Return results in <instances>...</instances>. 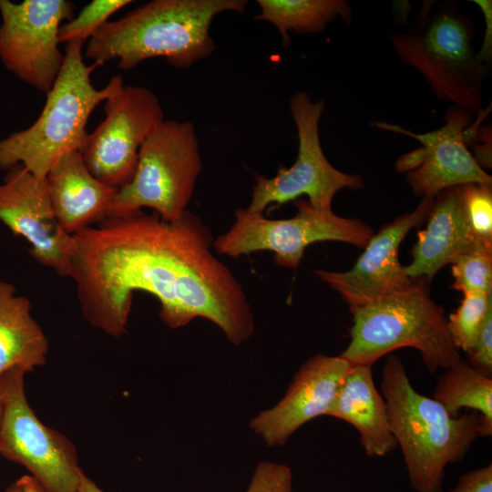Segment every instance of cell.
Instances as JSON below:
<instances>
[{
  "label": "cell",
  "instance_id": "obj_3",
  "mask_svg": "<svg viewBox=\"0 0 492 492\" xmlns=\"http://www.w3.org/2000/svg\"><path fill=\"white\" fill-rule=\"evenodd\" d=\"M381 392L412 487L441 492L446 466L461 461L481 436V415L472 411L452 416L413 387L402 361L392 354L383 367Z\"/></svg>",
  "mask_w": 492,
  "mask_h": 492
},
{
  "label": "cell",
  "instance_id": "obj_11",
  "mask_svg": "<svg viewBox=\"0 0 492 492\" xmlns=\"http://www.w3.org/2000/svg\"><path fill=\"white\" fill-rule=\"evenodd\" d=\"M104 111L79 152L95 178L120 189L132 179L139 149L165 119L164 112L150 89L125 84L105 101Z\"/></svg>",
  "mask_w": 492,
  "mask_h": 492
},
{
  "label": "cell",
  "instance_id": "obj_15",
  "mask_svg": "<svg viewBox=\"0 0 492 492\" xmlns=\"http://www.w3.org/2000/svg\"><path fill=\"white\" fill-rule=\"evenodd\" d=\"M433 200L423 198L411 212L384 225L349 271L316 270L315 275L337 292L350 309L370 304L409 284L414 279L399 261V248L410 230L425 220Z\"/></svg>",
  "mask_w": 492,
  "mask_h": 492
},
{
  "label": "cell",
  "instance_id": "obj_1",
  "mask_svg": "<svg viewBox=\"0 0 492 492\" xmlns=\"http://www.w3.org/2000/svg\"><path fill=\"white\" fill-rule=\"evenodd\" d=\"M70 277L85 319L108 335L127 333L134 292L160 304L172 329L201 317L234 345L249 340L255 323L246 293L212 253L208 226L186 210L176 222L142 210L107 218L74 235Z\"/></svg>",
  "mask_w": 492,
  "mask_h": 492
},
{
  "label": "cell",
  "instance_id": "obj_9",
  "mask_svg": "<svg viewBox=\"0 0 492 492\" xmlns=\"http://www.w3.org/2000/svg\"><path fill=\"white\" fill-rule=\"evenodd\" d=\"M25 374L15 367L0 375V454L26 468L45 492H77L83 471L77 450L37 418L26 396Z\"/></svg>",
  "mask_w": 492,
  "mask_h": 492
},
{
  "label": "cell",
  "instance_id": "obj_2",
  "mask_svg": "<svg viewBox=\"0 0 492 492\" xmlns=\"http://www.w3.org/2000/svg\"><path fill=\"white\" fill-rule=\"evenodd\" d=\"M247 5L245 0H153L105 23L83 54L96 67L118 59L124 71L154 57L188 68L215 50L210 33L214 17L223 12L241 14Z\"/></svg>",
  "mask_w": 492,
  "mask_h": 492
},
{
  "label": "cell",
  "instance_id": "obj_32",
  "mask_svg": "<svg viewBox=\"0 0 492 492\" xmlns=\"http://www.w3.org/2000/svg\"><path fill=\"white\" fill-rule=\"evenodd\" d=\"M77 492H105L100 489L93 480L87 477L84 472H82L79 479Z\"/></svg>",
  "mask_w": 492,
  "mask_h": 492
},
{
  "label": "cell",
  "instance_id": "obj_10",
  "mask_svg": "<svg viewBox=\"0 0 492 492\" xmlns=\"http://www.w3.org/2000/svg\"><path fill=\"white\" fill-rule=\"evenodd\" d=\"M290 110L298 135V154L290 168L280 166L276 176L256 175L252 196L246 210L262 214L270 204L282 205L306 195L312 206L331 210L335 194L343 189L364 188V178L334 168L323 154L319 122L325 101L313 102L309 94L300 91L289 98Z\"/></svg>",
  "mask_w": 492,
  "mask_h": 492
},
{
  "label": "cell",
  "instance_id": "obj_33",
  "mask_svg": "<svg viewBox=\"0 0 492 492\" xmlns=\"http://www.w3.org/2000/svg\"><path fill=\"white\" fill-rule=\"evenodd\" d=\"M6 492H17V489H16L15 484H13L11 487H9L7 488Z\"/></svg>",
  "mask_w": 492,
  "mask_h": 492
},
{
  "label": "cell",
  "instance_id": "obj_25",
  "mask_svg": "<svg viewBox=\"0 0 492 492\" xmlns=\"http://www.w3.org/2000/svg\"><path fill=\"white\" fill-rule=\"evenodd\" d=\"M132 3L130 0H93L59 29V43L78 40L85 43L119 9Z\"/></svg>",
  "mask_w": 492,
  "mask_h": 492
},
{
  "label": "cell",
  "instance_id": "obj_18",
  "mask_svg": "<svg viewBox=\"0 0 492 492\" xmlns=\"http://www.w3.org/2000/svg\"><path fill=\"white\" fill-rule=\"evenodd\" d=\"M46 179L56 219L70 235L104 220L118 190L91 174L79 150L62 156Z\"/></svg>",
  "mask_w": 492,
  "mask_h": 492
},
{
  "label": "cell",
  "instance_id": "obj_14",
  "mask_svg": "<svg viewBox=\"0 0 492 492\" xmlns=\"http://www.w3.org/2000/svg\"><path fill=\"white\" fill-rule=\"evenodd\" d=\"M0 221L27 241L28 252L39 264L70 277L76 241L56 219L46 178L23 165L8 169L0 183Z\"/></svg>",
  "mask_w": 492,
  "mask_h": 492
},
{
  "label": "cell",
  "instance_id": "obj_5",
  "mask_svg": "<svg viewBox=\"0 0 492 492\" xmlns=\"http://www.w3.org/2000/svg\"><path fill=\"white\" fill-rule=\"evenodd\" d=\"M83 46L78 40L67 43L61 71L36 120L0 139L1 169L23 165L36 177L46 178L62 156L80 150L93 110L124 85L115 76L97 89L90 78L96 66L85 64Z\"/></svg>",
  "mask_w": 492,
  "mask_h": 492
},
{
  "label": "cell",
  "instance_id": "obj_29",
  "mask_svg": "<svg viewBox=\"0 0 492 492\" xmlns=\"http://www.w3.org/2000/svg\"><path fill=\"white\" fill-rule=\"evenodd\" d=\"M451 492H492L491 464L461 476Z\"/></svg>",
  "mask_w": 492,
  "mask_h": 492
},
{
  "label": "cell",
  "instance_id": "obj_13",
  "mask_svg": "<svg viewBox=\"0 0 492 492\" xmlns=\"http://www.w3.org/2000/svg\"><path fill=\"white\" fill-rule=\"evenodd\" d=\"M476 116L452 106L445 124L433 131L415 133L400 126L374 121L371 126L413 138L421 147L401 156L395 162L399 173H406L413 193L435 198L441 191L456 186L480 183L492 185V177L484 170L468 149L465 130Z\"/></svg>",
  "mask_w": 492,
  "mask_h": 492
},
{
  "label": "cell",
  "instance_id": "obj_7",
  "mask_svg": "<svg viewBox=\"0 0 492 492\" xmlns=\"http://www.w3.org/2000/svg\"><path fill=\"white\" fill-rule=\"evenodd\" d=\"M201 169L193 124L164 119L141 146L134 176L118 189L107 218L149 208L165 221L179 220L188 210Z\"/></svg>",
  "mask_w": 492,
  "mask_h": 492
},
{
  "label": "cell",
  "instance_id": "obj_6",
  "mask_svg": "<svg viewBox=\"0 0 492 492\" xmlns=\"http://www.w3.org/2000/svg\"><path fill=\"white\" fill-rule=\"evenodd\" d=\"M424 4L408 32L393 34L390 41L398 57L416 69L436 98L478 115L487 67L473 46L470 19L452 4L433 11Z\"/></svg>",
  "mask_w": 492,
  "mask_h": 492
},
{
  "label": "cell",
  "instance_id": "obj_19",
  "mask_svg": "<svg viewBox=\"0 0 492 492\" xmlns=\"http://www.w3.org/2000/svg\"><path fill=\"white\" fill-rule=\"evenodd\" d=\"M326 415L354 426L369 456H383L397 446L387 405L375 386L371 365L351 366Z\"/></svg>",
  "mask_w": 492,
  "mask_h": 492
},
{
  "label": "cell",
  "instance_id": "obj_28",
  "mask_svg": "<svg viewBox=\"0 0 492 492\" xmlns=\"http://www.w3.org/2000/svg\"><path fill=\"white\" fill-rule=\"evenodd\" d=\"M466 355V362L472 368L492 378V312L487 315Z\"/></svg>",
  "mask_w": 492,
  "mask_h": 492
},
{
  "label": "cell",
  "instance_id": "obj_24",
  "mask_svg": "<svg viewBox=\"0 0 492 492\" xmlns=\"http://www.w3.org/2000/svg\"><path fill=\"white\" fill-rule=\"evenodd\" d=\"M452 288L465 292L492 294V249H477L451 264Z\"/></svg>",
  "mask_w": 492,
  "mask_h": 492
},
{
  "label": "cell",
  "instance_id": "obj_26",
  "mask_svg": "<svg viewBox=\"0 0 492 492\" xmlns=\"http://www.w3.org/2000/svg\"><path fill=\"white\" fill-rule=\"evenodd\" d=\"M462 193L472 229L481 240L492 244V185H462Z\"/></svg>",
  "mask_w": 492,
  "mask_h": 492
},
{
  "label": "cell",
  "instance_id": "obj_21",
  "mask_svg": "<svg viewBox=\"0 0 492 492\" xmlns=\"http://www.w3.org/2000/svg\"><path fill=\"white\" fill-rule=\"evenodd\" d=\"M260 14L254 20L270 22L279 31L282 44L287 46L289 31L299 34H316L329 23L341 18L350 25L353 15L346 0H257Z\"/></svg>",
  "mask_w": 492,
  "mask_h": 492
},
{
  "label": "cell",
  "instance_id": "obj_4",
  "mask_svg": "<svg viewBox=\"0 0 492 492\" xmlns=\"http://www.w3.org/2000/svg\"><path fill=\"white\" fill-rule=\"evenodd\" d=\"M429 284L425 278L414 279L370 304L350 309L351 340L340 356L352 366H373L395 350L412 347L430 374L462 361L445 309L432 299Z\"/></svg>",
  "mask_w": 492,
  "mask_h": 492
},
{
  "label": "cell",
  "instance_id": "obj_8",
  "mask_svg": "<svg viewBox=\"0 0 492 492\" xmlns=\"http://www.w3.org/2000/svg\"><path fill=\"white\" fill-rule=\"evenodd\" d=\"M296 214L272 220L246 209L235 210V222L213 241L219 254L238 258L260 251L273 252V261L284 268H297L305 249L316 241H341L364 248L374 231L359 219L343 218L333 210H319L308 200H294Z\"/></svg>",
  "mask_w": 492,
  "mask_h": 492
},
{
  "label": "cell",
  "instance_id": "obj_12",
  "mask_svg": "<svg viewBox=\"0 0 492 492\" xmlns=\"http://www.w3.org/2000/svg\"><path fill=\"white\" fill-rule=\"evenodd\" d=\"M0 60L26 84L46 95L56 80L65 58L58 33L74 17L67 0H0Z\"/></svg>",
  "mask_w": 492,
  "mask_h": 492
},
{
  "label": "cell",
  "instance_id": "obj_30",
  "mask_svg": "<svg viewBox=\"0 0 492 492\" xmlns=\"http://www.w3.org/2000/svg\"><path fill=\"white\" fill-rule=\"evenodd\" d=\"M485 16V35L481 49L477 51L478 60L486 67L492 57V2L490 0H474Z\"/></svg>",
  "mask_w": 492,
  "mask_h": 492
},
{
  "label": "cell",
  "instance_id": "obj_27",
  "mask_svg": "<svg viewBox=\"0 0 492 492\" xmlns=\"http://www.w3.org/2000/svg\"><path fill=\"white\" fill-rule=\"evenodd\" d=\"M292 474L289 466L269 461L255 468L245 492H292Z\"/></svg>",
  "mask_w": 492,
  "mask_h": 492
},
{
  "label": "cell",
  "instance_id": "obj_31",
  "mask_svg": "<svg viewBox=\"0 0 492 492\" xmlns=\"http://www.w3.org/2000/svg\"><path fill=\"white\" fill-rule=\"evenodd\" d=\"M17 492H45L39 483L30 475H25L15 483Z\"/></svg>",
  "mask_w": 492,
  "mask_h": 492
},
{
  "label": "cell",
  "instance_id": "obj_20",
  "mask_svg": "<svg viewBox=\"0 0 492 492\" xmlns=\"http://www.w3.org/2000/svg\"><path fill=\"white\" fill-rule=\"evenodd\" d=\"M48 340L31 315V302L0 281V375L15 367L26 373L46 362Z\"/></svg>",
  "mask_w": 492,
  "mask_h": 492
},
{
  "label": "cell",
  "instance_id": "obj_22",
  "mask_svg": "<svg viewBox=\"0 0 492 492\" xmlns=\"http://www.w3.org/2000/svg\"><path fill=\"white\" fill-rule=\"evenodd\" d=\"M433 398L452 416L462 408L477 412L482 418L481 436L492 435V378L472 368L464 359L444 370Z\"/></svg>",
  "mask_w": 492,
  "mask_h": 492
},
{
  "label": "cell",
  "instance_id": "obj_16",
  "mask_svg": "<svg viewBox=\"0 0 492 492\" xmlns=\"http://www.w3.org/2000/svg\"><path fill=\"white\" fill-rule=\"evenodd\" d=\"M351 366L340 355L311 356L300 366L283 397L251 419V431L268 446L285 445L302 425L327 414Z\"/></svg>",
  "mask_w": 492,
  "mask_h": 492
},
{
  "label": "cell",
  "instance_id": "obj_34",
  "mask_svg": "<svg viewBox=\"0 0 492 492\" xmlns=\"http://www.w3.org/2000/svg\"><path fill=\"white\" fill-rule=\"evenodd\" d=\"M1 414H2V407H1V403H0V422H1Z\"/></svg>",
  "mask_w": 492,
  "mask_h": 492
},
{
  "label": "cell",
  "instance_id": "obj_17",
  "mask_svg": "<svg viewBox=\"0 0 492 492\" xmlns=\"http://www.w3.org/2000/svg\"><path fill=\"white\" fill-rule=\"evenodd\" d=\"M426 227L418 232L411 254L412 261L405 266L412 279L425 278L431 282L445 266L461 255L477 249H492L474 231L467 218L462 185L448 188L437 194L430 206Z\"/></svg>",
  "mask_w": 492,
  "mask_h": 492
},
{
  "label": "cell",
  "instance_id": "obj_23",
  "mask_svg": "<svg viewBox=\"0 0 492 492\" xmlns=\"http://www.w3.org/2000/svg\"><path fill=\"white\" fill-rule=\"evenodd\" d=\"M460 305L447 318L454 344L466 353L475 343L487 315L492 312V294L465 292Z\"/></svg>",
  "mask_w": 492,
  "mask_h": 492
}]
</instances>
